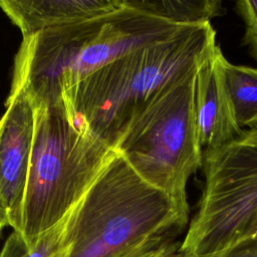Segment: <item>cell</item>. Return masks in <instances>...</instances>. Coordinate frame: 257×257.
Returning a JSON list of instances; mask_svg holds the SVG:
<instances>
[{
    "mask_svg": "<svg viewBox=\"0 0 257 257\" xmlns=\"http://www.w3.org/2000/svg\"><path fill=\"white\" fill-rule=\"evenodd\" d=\"M217 44L211 23L186 26L170 38L114 59L65 91V112L77 128L115 150L142 109L197 69Z\"/></svg>",
    "mask_w": 257,
    "mask_h": 257,
    "instance_id": "cell-1",
    "label": "cell"
},
{
    "mask_svg": "<svg viewBox=\"0 0 257 257\" xmlns=\"http://www.w3.org/2000/svg\"><path fill=\"white\" fill-rule=\"evenodd\" d=\"M186 26L124 2L107 15L38 32L20 44L10 90L23 89L34 107L59 104L65 91L100 67Z\"/></svg>",
    "mask_w": 257,
    "mask_h": 257,
    "instance_id": "cell-2",
    "label": "cell"
},
{
    "mask_svg": "<svg viewBox=\"0 0 257 257\" xmlns=\"http://www.w3.org/2000/svg\"><path fill=\"white\" fill-rule=\"evenodd\" d=\"M189 214L188 202L147 183L116 153L70 212L64 257H117L152 239H175Z\"/></svg>",
    "mask_w": 257,
    "mask_h": 257,
    "instance_id": "cell-3",
    "label": "cell"
},
{
    "mask_svg": "<svg viewBox=\"0 0 257 257\" xmlns=\"http://www.w3.org/2000/svg\"><path fill=\"white\" fill-rule=\"evenodd\" d=\"M116 151L77 128L62 102L35 107L19 234L29 247L77 205Z\"/></svg>",
    "mask_w": 257,
    "mask_h": 257,
    "instance_id": "cell-4",
    "label": "cell"
},
{
    "mask_svg": "<svg viewBox=\"0 0 257 257\" xmlns=\"http://www.w3.org/2000/svg\"><path fill=\"white\" fill-rule=\"evenodd\" d=\"M196 71L159 92L115 147L142 179L182 202H188L189 178L203 165L195 114Z\"/></svg>",
    "mask_w": 257,
    "mask_h": 257,
    "instance_id": "cell-5",
    "label": "cell"
},
{
    "mask_svg": "<svg viewBox=\"0 0 257 257\" xmlns=\"http://www.w3.org/2000/svg\"><path fill=\"white\" fill-rule=\"evenodd\" d=\"M204 185L178 250L203 257L239 241L257 216V128L216 149H204Z\"/></svg>",
    "mask_w": 257,
    "mask_h": 257,
    "instance_id": "cell-6",
    "label": "cell"
},
{
    "mask_svg": "<svg viewBox=\"0 0 257 257\" xmlns=\"http://www.w3.org/2000/svg\"><path fill=\"white\" fill-rule=\"evenodd\" d=\"M0 118V235L19 232L35 126V107L23 89L10 90Z\"/></svg>",
    "mask_w": 257,
    "mask_h": 257,
    "instance_id": "cell-7",
    "label": "cell"
},
{
    "mask_svg": "<svg viewBox=\"0 0 257 257\" xmlns=\"http://www.w3.org/2000/svg\"><path fill=\"white\" fill-rule=\"evenodd\" d=\"M219 44L196 71L195 114L201 147L216 149L238 138L243 128L236 121L224 83Z\"/></svg>",
    "mask_w": 257,
    "mask_h": 257,
    "instance_id": "cell-8",
    "label": "cell"
},
{
    "mask_svg": "<svg viewBox=\"0 0 257 257\" xmlns=\"http://www.w3.org/2000/svg\"><path fill=\"white\" fill-rule=\"evenodd\" d=\"M123 4V0H0V8L23 38L107 15Z\"/></svg>",
    "mask_w": 257,
    "mask_h": 257,
    "instance_id": "cell-9",
    "label": "cell"
},
{
    "mask_svg": "<svg viewBox=\"0 0 257 257\" xmlns=\"http://www.w3.org/2000/svg\"><path fill=\"white\" fill-rule=\"evenodd\" d=\"M220 64L237 123L257 128V67L234 64L223 53Z\"/></svg>",
    "mask_w": 257,
    "mask_h": 257,
    "instance_id": "cell-10",
    "label": "cell"
},
{
    "mask_svg": "<svg viewBox=\"0 0 257 257\" xmlns=\"http://www.w3.org/2000/svg\"><path fill=\"white\" fill-rule=\"evenodd\" d=\"M125 4L179 25L211 23L224 14L220 0H124Z\"/></svg>",
    "mask_w": 257,
    "mask_h": 257,
    "instance_id": "cell-11",
    "label": "cell"
},
{
    "mask_svg": "<svg viewBox=\"0 0 257 257\" xmlns=\"http://www.w3.org/2000/svg\"><path fill=\"white\" fill-rule=\"evenodd\" d=\"M69 214L46 232L33 247H29L22 236L13 231L4 243L0 257H64L66 253L65 232Z\"/></svg>",
    "mask_w": 257,
    "mask_h": 257,
    "instance_id": "cell-12",
    "label": "cell"
},
{
    "mask_svg": "<svg viewBox=\"0 0 257 257\" xmlns=\"http://www.w3.org/2000/svg\"><path fill=\"white\" fill-rule=\"evenodd\" d=\"M235 10L245 24L243 43L248 47L251 56L257 61V0H240Z\"/></svg>",
    "mask_w": 257,
    "mask_h": 257,
    "instance_id": "cell-13",
    "label": "cell"
},
{
    "mask_svg": "<svg viewBox=\"0 0 257 257\" xmlns=\"http://www.w3.org/2000/svg\"><path fill=\"white\" fill-rule=\"evenodd\" d=\"M181 242L174 238H157L144 242L117 257H169L178 252Z\"/></svg>",
    "mask_w": 257,
    "mask_h": 257,
    "instance_id": "cell-14",
    "label": "cell"
},
{
    "mask_svg": "<svg viewBox=\"0 0 257 257\" xmlns=\"http://www.w3.org/2000/svg\"><path fill=\"white\" fill-rule=\"evenodd\" d=\"M203 257H257V238L240 239L227 249Z\"/></svg>",
    "mask_w": 257,
    "mask_h": 257,
    "instance_id": "cell-15",
    "label": "cell"
},
{
    "mask_svg": "<svg viewBox=\"0 0 257 257\" xmlns=\"http://www.w3.org/2000/svg\"><path fill=\"white\" fill-rule=\"evenodd\" d=\"M243 238H257V216L246 229L241 239Z\"/></svg>",
    "mask_w": 257,
    "mask_h": 257,
    "instance_id": "cell-16",
    "label": "cell"
},
{
    "mask_svg": "<svg viewBox=\"0 0 257 257\" xmlns=\"http://www.w3.org/2000/svg\"><path fill=\"white\" fill-rule=\"evenodd\" d=\"M169 257H180V254H179V252H177V253H175V254H173V255H171Z\"/></svg>",
    "mask_w": 257,
    "mask_h": 257,
    "instance_id": "cell-17",
    "label": "cell"
}]
</instances>
